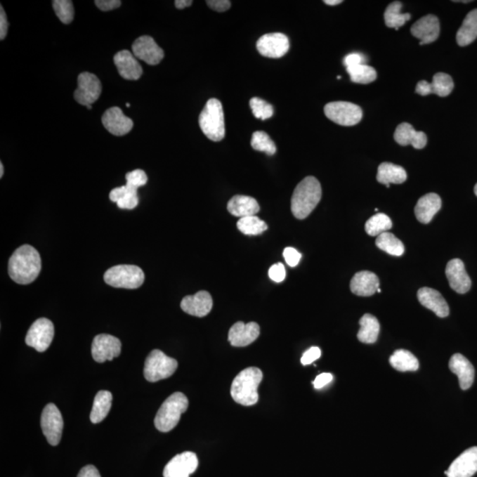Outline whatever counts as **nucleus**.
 I'll return each mask as SVG.
<instances>
[{"mask_svg":"<svg viewBox=\"0 0 477 477\" xmlns=\"http://www.w3.org/2000/svg\"><path fill=\"white\" fill-rule=\"evenodd\" d=\"M95 4L102 11L108 12L119 8L122 6V1L119 0H97Z\"/></svg>","mask_w":477,"mask_h":477,"instance_id":"48","label":"nucleus"},{"mask_svg":"<svg viewBox=\"0 0 477 477\" xmlns=\"http://www.w3.org/2000/svg\"><path fill=\"white\" fill-rule=\"evenodd\" d=\"M361 329L357 334L359 341L365 344H373L377 341L380 332L379 320L374 315L365 314L360 320Z\"/></svg>","mask_w":477,"mask_h":477,"instance_id":"32","label":"nucleus"},{"mask_svg":"<svg viewBox=\"0 0 477 477\" xmlns=\"http://www.w3.org/2000/svg\"><path fill=\"white\" fill-rule=\"evenodd\" d=\"M286 276H287L286 269H285L283 263H277L273 264V266L270 268L269 270L270 279L273 281H275V282L277 283L282 282V281H284V280L286 279Z\"/></svg>","mask_w":477,"mask_h":477,"instance_id":"45","label":"nucleus"},{"mask_svg":"<svg viewBox=\"0 0 477 477\" xmlns=\"http://www.w3.org/2000/svg\"><path fill=\"white\" fill-rule=\"evenodd\" d=\"M174 4L178 9H184L193 4V1L192 0H176Z\"/></svg>","mask_w":477,"mask_h":477,"instance_id":"55","label":"nucleus"},{"mask_svg":"<svg viewBox=\"0 0 477 477\" xmlns=\"http://www.w3.org/2000/svg\"><path fill=\"white\" fill-rule=\"evenodd\" d=\"M237 228L246 235H259L266 231L268 226L266 222L256 216H249L240 218L237 222Z\"/></svg>","mask_w":477,"mask_h":477,"instance_id":"38","label":"nucleus"},{"mask_svg":"<svg viewBox=\"0 0 477 477\" xmlns=\"http://www.w3.org/2000/svg\"><path fill=\"white\" fill-rule=\"evenodd\" d=\"M214 306L211 295L206 291H200L194 295H188L181 303V308L187 314L194 317L204 318L211 311Z\"/></svg>","mask_w":477,"mask_h":477,"instance_id":"20","label":"nucleus"},{"mask_svg":"<svg viewBox=\"0 0 477 477\" xmlns=\"http://www.w3.org/2000/svg\"><path fill=\"white\" fill-rule=\"evenodd\" d=\"M477 472V446L462 452L445 473L447 477H472Z\"/></svg>","mask_w":477,"mask_h":477,"instance_id":"18","label":"nucleus"},{"mask_svg":"<svg viewBox=\"0 0 477 477\" xmlns=\"http://www.w3.org/2000/svg\"><path fill=\"white\" fill-rule=\"evenodd\" d=\"M209 8L217 12H226L231 8V2L228 0H210L206 1Z\"/></svg>","mask_w":477,"mask_h":477,"instance_id":"49","label":"nucleus"},{"mask_svg":"<svg viewBox=\"0 0 477 477\" xmlns=\"http://www.w3.org/2000/svg\"><path fill=\"white\" fill-rule=\"evenodd\" d=\"M325 115L336 124L351 126L362 121V111L360 106L350 102H331L325 106Z\"/></svg>","mask_w":477,"mask_h":477,"instance_id":"8","label":"nucleus"},{"mask_svg":"<svg viewBox=\"0 0 477 477\" xmlns=\"http://www.w3.org/2000/svg\"><path fill=\"white\" fill-rule=\"evenodd\" d=\"M251 146L257 152L266 153L267 155L273 156L276 153L277 148L270 137L263 131H256L253 133Z\"/></svg>","mask_w":477,"mask_h":477,"instance_id":"41","label":"nucleus"},{"mask_svg":"<svg viewBox=\"0 0 477 477\" xmlns=\"http://www.w3.org/2000/svg\"><path fill=\"white\" fill-rule=\"evenodd\" d=\"M104 280L106 284L112 287L136 289L142 286L145 276L138 266L121 264L106 270Z\"/></svg>","mask_w":477,"mask_h":477,"instance_id":"6","label":"nucleus"},{"mask_svg":"<svg viewBox=\"0 0 477 477\" xmlns=\"http://www.w3.org/2000/svg\"><path fill=\"white\" fill-rule=\"evenodd\" d=\"M393 228V222L388 216L384 214H377L366 222V233L370 236H379L381 233H386Z\"/></svg>","mask_w":477,"mask_h":477,"instance_id":"39","label":"nucleus"},{"mask_svg":"<svg viewBox=\"0 0 477 477\" xmlns=\"http://www.w3.org/2000/svg\"><path fill=\"white\" fill-rule=\"evenodd\" d=\"M376 245L377 248L389 254V255L400 256L404 254L405 249L403 242L400 241L393 233L388 232L381 233L379 236H377Z\"/></svg>","mask_w":477,"mask_h":477,"instance_id":"36","label":"nucleus"},{"mask_svg":"<svg viewBox=\"0 0 477 477\" xmlns=\"http://www.w3.org/2000/svg\"><path fill=\"white\" fill-rule=\"evenodd\" d=\"M132 51L136 58L152 66L159 64L164 56L162 48L157 46L155 40L149 36L137 39L133 44Z\"/></svg>","mask_w":477,"mask_h":477,"instance_id":"15","label":"nucleus"},{"mask_svg":"<svg viewBox=\"0 0 477 477\" xmlns=\"http://www.w3.org/2000/svg\"><path fill=\"white\" fill-rule=\"evenodd\" d=\"M363 63H365V57L361 53H350L344 58V65L346 68L365 64Z\"/></svg>","mask_w":477,"mask_h":477,"instance_id":"50","label":"nucleus"},{"mask_svg":"<svg viewBox=\"0 0 477 477\" xmlns=\"http://www.w3.org/2000/svg\"><path fill=\"white\" fill-rule=\"evenodd\" d=\"M379 279L375 273L363 270L355 273L350 282L352 293L358 296H372L379 288Z\"/></svg>","mask_w":477,"mask_h":477,"instance_id":"25","label":"nucleus"},{"mask_svg":"<svg viewBox=\"0 0 477 477\" xmlns=\"http://www.w3.org/2000/svg\"><path fill=\"white\" fill-rule=\"evenodd\" d=\"M122 353V342L118 338L109 334L96 336L92 342L91 353L96 362L102 363L112 361Z\"/></svg>","mask_w":477,"mask_h":477,"instance_id":"12","label":"nucleus"},{"mask_svg":"<svg viewBox=\"0 0 477 477\" xmlns=\"http://www.w3.org/2000/svg\"><path fill=\"white\" fill-rule=\"evenodd\" d=\"M54 325L49 319L39 318L30 326L26 335V344L37 352L46 351L53 341Z\"/></svg>","mask_w":477,"mask_h":477,"instance_id":"10","label":"nucleus"},{"mask_svg":"<svg viewBox=\"0 0 477 477\" xmlns=\"http://www.w3.org/2000/svg\"><path fill=\"white\" fill-rule=\"evenodd\" d=\"M403 6V3L400 1L391 3V4L387 6L386 12H384V22H386V25L387 27L398 30L400 27H403L407 20H410V13H401Z\"/></svg>","mask_w":477,"mask_h":477,"instance_id":"35","label":"nucleus"},{"mask_svg":"<svg viewBox=\"0 0 477 477\" xmlns=\"http://www.w3.org/2000/svg\"><path fill=\"white\" fill-rule=\"evenodd\" d=\"M377 293H381V289H380V288H379V289H377Z\"/></svg>","mask_w":477,"mask_h":477,"instance_id":"60","label":"nucleus"},{"mask_svg":"<svg viewBox=\"0 0 477 477\" xmlns=\"http://www.w3.org/2000/svg\"><path fill=\"white\" fill-rule=\"evenodd\" d=\"M342 0H325L324 3L328 6H337L341 4Z\"/></svg>","mask_w":477,"mask_h":477,"instance_id":"56","label":"nucleus"},{"mask_svg":"<svg viewBox=\"0 0 477 477\" xmlns=\"http://www.w3.org/2000/svg\"><path fill=\"white\" fill-rule=\"evenodd\" d=\"M102 123L109 133L116 136H122L131 131L133 122L123 113L119 107L106 110L102 117Z\"/></svg>","mask_w":477,"mask_h":477,"instance_id":"17","label":"nucleus"},{"mask_svg":"<svg viewBox=\"0 0 477 477\" xmlns=\"http://www.w3.org/2000/svg\"><path fill=\"white\" fill-rule=\"evenodd\" d=\"M394 140L400 145H412L414 149H424L427 144V136L425 133L417 131L413 126L408 123H401L397 126L394 133Z\"/></svg>","mask_w":477,"mask_h":477,"instance_id":"26","label":"nucleus"},{"mask_svg":"<svg viewBox=\"0 0 477 477\" xmlns=\"http://www.w3.org/2000/svg\"><path fill=\"white\" fill-rule=\"evenodd\" d=\"M283 256L288 266L295 267L300 263L301 255L294 248H286L283 252Z\"/></svg>","mask_w":477,"mask_h":477,"instance_id":"47","label":"nucleus"},{"mask_svg":"<svg viewBox=\"0 0 477 477\" xmlns=\"http://www.w3.org/2000/svg\"><path fill=\"white\" fill-rule=\"evenodd\" d=\"M377 180L379 183L390 188L391 184H401L407 180V173L403 167L392 163L384 162L377 170Z\"/></svg>","mask_w":477,"mask_h":477,"instance_id":"30","label":"nucleus"},{"mask_svg":"<svg viewBox=\"0 0 477 477\" xmlns=\"http://www.w3.org/2000/svg\"><path fill=\"white\" fill-rule=\"evenodd\" d=\"M42 268L39 253L30 245H22L10 257L8 274L17 284L27 285L39 277Z\"/></svg>","mask_w":477,"mask_h":477,"instance_id":"1","label":"nucleus"},{"mask_svg":"<svg viewBox=\"0 0 477 477\" xmlns=\"http://www.w3.org/2000/svg\"><path fill=\"white\" fill-rule=\"evenodd\" d=\"M439 32V20L433 15L422 17L411 27L412 35L420 40L421 46L435 42L438 39Z\"/></svg>","mask_w":477,"mask_h":477,"instance_id":"21","label":"nucleus"},{"mask_svg":"<svg viewBox=\"0 0 477 477\" xmlns=\"http://www.w3.org/2000/svg\"><path fill=\"white\" fill-rule=\"evenodd\" d=\"M77 477H101L98 469L93 465L85 466L79 472Z\"/></svg>","mask_w":477,"mask_h":477,"instance_id":"53","label":"nucleus"},{"mask_svg":"<svg viewBox=\"0 0 477 477\" xmlns=\"http://www.w3.org/2000/svg\"><path fill=\"white\" fill-rule=\"evenodd\" d=\"M390 365L398 372H417L419 369V362L413 353L407 350L399 349L390 357Z\"/></svg>","mask_w":477,"mask_h":477,"instance_id":"33","label":"nucleus"},{"mask_svg":"<svg viewBox=\"0 0 477 477\" xmlns=\"http://www.w3.org/2000/svg\"><path fill=\"white\" fill-rule=\"evenodd\" d=\"M188 400L181 393H174L168 397L157 411L154 424L161 432H169L177 426L181 414L187 411Z\"/></svg>","mask_w":477,"mask_h":477,"instance_id":"5","label":"nucleus"},{"mask_svg":"<svg viewBox=\"0 0 477 477\" xmlns=\"http://www.w3.org/2000/svg\"><path fill=\"white\" fill-rule=\"evenodd\" d=\"M86 107H87L89 110H91L92 108V105H88L86 106Z\"/></svg>","mask_w":477,"mask_h":477,"instance_id":"59","label":"nucleus"},{"mask_svg":"<svg viewBox=\"0 0 477 477\" xmlns=\"http://www.w3.org/2000/svg\"><path fill=\"white\" fill-rule=\"evenodd\" d=\"M137 188L126 184L125 186L116 188L110 192L109 198L116 202L119 209L123 210H133L139 204Z\"/></svg>","mask_w":477,"mask_h":477,"instance_id":"29","label":"nucleus"},{"mask_svg":"<svg viewBox=\"0 0 477 477\" xmlns=\"http://www.w3.org/2000/svg\"><path fill=\"white\" fill-rule=\"evenodd\" d=\"M477 37V9L469 13L456 36L459 46H466L476 39Z\"/></svg>","mask_w":477,"mask_h":477,"instance_id":"31","label":"nucleus"},{"mask_svg":"<svg viewBox=\"0 0 477 477\" xmlns=\"http://www.w3.org/2000/svg\"><path fill=\"white\" fill-rule=\"evenodd\" d=\"M417 297L424 307L433 311L438 318H446L450 313L447 303L437 290L430 287L421 288L418 291Z\"/></svg>","mask_w":477,"mask_h":477,"instance_id":"24","label":"nucleus"},{"mask_svg":"<svg viewBox=\"0 0 477 477\" xmlns=\"http://www.w3.org/2000/svg\"><path fill=\"white\" fill-rule=\"evenodd\" d=\"M64 422L60 411L58 410L56 405L48 404L44 408L42 417H41V428L51 445L56 446L60 442Z\"/></svg>","mask_w":477,"mask_h":477,"instance_id":"9","label":"nucleus"},{"mask_svg":"<svg viewBox=\"0 0 477 477\" xmlns=\"http://www.w3.org/2000/svg\"><path fill=\"white\" fill-rule=\"evenodd\" d=\"M112 394L108 391H100L94 399L91 413L92 424H99L107 417L112 407Z\"/></svg>","mask_w":477,"mask_h":477,"instance_id":"34","label":"nucleus"},{"mask_svg":"<svg viewBox=\"0 0 477 477\" xmlns=\"http://www.w3.org/2000/svg\"><path fill=\"white\" fill-rule=\"evenodd\" d=\"M431 84V93L439 96V97H447L454 89V81L450 75L445 73L436 74L432 79Z\"/></svg>","mask_w":477,"mask_h":477,"instance_id":"40","label":"nucleus"},{"mask_svg":"<svg viewBox=\"0 0 477 477\" xmlns=\"http://www.w3.org/2000/svg\"><path fill=\"white\" fill-rule=\"evenodd\" d=\"M3 175H4V166L2 163H0V178H2Z\"/></svg>","mask_w":477,"mask_h":477,"instance_id":"57","label":"nucleus"},{"mask_svg":"<svg viewBox=\"0 0 477 477\" xmlns=\"http://www.w3.org/2000/svg\"><path fill=\"white\" fill-rule=\"evenodd\" d=\"M415 92L421 96H428L431 93V84L427 81H421L418 82Z\"/></svg>","mask_w":477,"mask_h":477,"instance_id":"54","label":"nucleus"},{"mask_svg":"<svg viewBox=\"0 0 477 477\" xmlns=\"http://www.w3.org/2000/svg\"><path fill=\"white\" fill-rule=\"evenodd\" d=\"M178 368V362L167 356L160 350H153L148 355L144 363V377L149 382L166 379L173 376Z\"/></svg>","mask_w":477,"mask_h":477,"instance_id":"7","label":"nucleus"},{"mask_svg":"<svg viewBox=\"0 0 477 477\" xmlns=\"http://www.w3.org/2000/svg\"><path fill=\"white\" fill-rule=\"evenodd\" d=\"M53 8L61 22L70 24L73 22L74 9L73 2L70 0H54Z\"/></svg>","mask_w":477,"mask_h":477,"instance_id":"42","label":"nucleus"},{"mask_svg":"<svg viewBox=\"0 0 477 477\" xmlns=\"http://www.w3.org/2000/svg\"><path fill=\"white\" fill-rule=\"evenodd\" d=\"M198 459L192 452H185L171 459L164 466V477H190L197 469Z\"/></svg>","mask_w":477,"mask_h":477,"instance_id":"14","label":"nucleus"},{"mask_svg":"<svg viewBox=\"0 0 477 477\" xmlns=\"http://www.w3.org/2000/svg\"><path fill=\"white\" fill-rule=\"evenodd\" d=\"M322 197L321 184L313 176L303 178L295 188L291 200V211L295 218L304 219L317 207Z\"/></svg>","mask_w":477,"mask_h":477,"instance_id":"2","label":"nucleus"},{"mask_svg":"<svg viewBox=\"0 0 477 477\" xmlns=\"http://www.w3.org/2000/svg\"><path fill=\"white\" fill-rule=\"evenodd\" d=\"M0 40H4L8 32V17H6V12L3 6H0Z\"/></svg>","mask_w":477,"mask_h":477,"instance_id":"51","label":"nucleus"},{"mask_svg":"<svg viewBox=\"0 0 477 477\" xmlns=\"http://www.w3.org/2000/svg\"><path fill=\"white\" fill-rule=\"evenodd\" d=\"M441 206L442 201L438 195L435 193L425 195L415 205V217L423 224H428L440 210Z\"/></svg>","mask_w":477,"mask_h":477,"instance_id":"27","label":"nucleus"},{"mask_svg":"<svg viewBox=\"0 0 477 477\" xmlns=\"http://www.w3.org/2000/svg\"><path fill=\"white\" fill-rule=\"evenodd\" d=\"M228 210L233 216L242 218L256 216L260 211V206L255 198L237 195L228 202Z\"/></svg>","mask_w":477,"mask_h":477,"instance_id":"28","label":"nucleus"},{"mask_svg":"<svg viewBox=\"0 0 477 477\" xmlns=\"http://www.w3.org/2000/svg\"><path fill=\"white\" fill-rule=\"evenodd\" d=\"M250 107H251L254 116L256 119H266L272 118L274 110L272 105L267 103L259 98H253L249 102Z\"/></svg>","mask_w":477,"mask_h":477,"instance_id":"43","label":"nucleus"},{"mask_svg":"<svg viewBox=\"0 0 477 477\" xmlns=\"http://www.w3.org/2000/svg\"><path fill=\"white\" fill-rule=\"evenodd\" d=\"M126 184L138 190L140 187H143L144 185L147 184L148 177L145 171L137 169L126 174Z\"/></svg>","mask_w":477,"mask_h":477,"instance_id":"44","label":"nucleus"},{"mask_svg":"<svg viewBox=\"0 0 477 477\" xmlns=\"http://www.w3.org/2000/svg\"><path fill=\"white\" fill-rule=\"evenodd\" d=\"M262 380V370L256 367L242 370L233 381L231 396L233 400L246 407L256 404L259 400L257 389Z\"/></svg>","mask_w":477,"mask_h":477,"instance_id":"3","label":"nucleus"},{"mask_svg":"<svg viewBox=\"0 0 477 477\" xmlns=\"http://www.w3.org/2000/svg\"><path fill=\"white\" fill-rule=\"evenodd\" d=\"M199 126L202 133L214 142H221L225 138L224 110L217 98H211L206 103L199 116Z\"/></svg>","mask_w":477,"mask_h":477,"instance_id":"4","label":"nucleus"},{"mask_svg":"<svg viewBox=\"0 0 477 477\" xmlns=\"http://www.w3.org/2000/svg\"><path fill=\"white\" fill-rule=\"evenodd\" d=\"M126 107H130V104H129V103L126 104Z\"/></svg>","mask_w":477,"mask_h":477,"instance_id":"61","label":"nucleus"},{"mask_svg":"<svg viewBox=\"0 0 477 477\" xmlns=\"http://www.w3.org/2000/svg\"><path fill=\"white\" fill-rule=\"evenodd\" d=\"M449 369L458 377L459 386L462 390H468L472 386L475 379V369L472 363L461 353H455L449 362Z\"/></svg>","mask_w":477,"mask_h":477,"instance_id":"23","label":"nucleus"},{"mask_svg":"<svg viewBox=\"0 0 477 477\" xmlns=\"http://www.w3.org/2000/svg\"><path fill=\"white\" fill-rule=\"evenodd\" d=\"M256 48L264 57L280 58L289 51V39L282 33L266 34L257 41Z\"/></svg>","mask_w":477,"mask_h":477,"instance_id":"13","label":"nucleus"},{"mask_svg":"<svg viewBox=\"0 0 477 477\" xmlns=\"http://www.w3.org/2000/svg\"><path fill=\"white\" fill-rule=\"evenodd\" d=\"M449 285L458 294H466L471 288V280L465 270L464 263L461 259H452L445 269Z\"/></svg>","mask_w":477,"mask_h":477,"instance_id":"19","label":"nucleus"},{"mask_svg":"<svg viewBox=\"0 0 477 477\" xmlns=\"http://www.w3.org/2000/svg\"><path fill=\"white\" fill-rule=\"evenodd\" d=\"M115 64L122 78L129 81H136L142 77L143 68L137 61L135 55L129 51H119L115 54Z\"/></svg>","mask_w":477,"mask_h":477,"instance_id":"22","label":"nucleus"},{"mask_svg":"<svg viewBox=\"0 0 477 477\" xmlns=\"http://www.w3.org/2000/svg\"><path fill=\"white\" fill-rule=\"evenodd\" d=\"M321 350L318 348V346H312L310 349H308L306 352L303 353V357H301V362L303 365H310L312 362L317 361L318 359L320 358Z\"/></svg>","mask_w":477,"mask_h":477,"instance_id":"46","label":"nucleus"},{"mask_svg":"<svg viewBox=\"0 0 477 477\" xmlns=\"http://www.w3.org/2000/svg\"><path fill=\"white\" fill-rule=\"evenodd\" d=\"M350 79L353 82L360 84H368L377 79V72L368 65H357L355 67L346 68Z\"/></svg>","mask_w":477,"mask_h":477,"instance_id":"37","label":"nucleus"},{"mask_svg":"<svg viewBox=\"0 0 477 477\" xmlns=\"http://www.w3.org/2000/svg\"><path fill=\"white\" fill-rule=\"evenodd\" d=\"M473 191H475V194H476V197H477V183H476V186H475V190H473Z\"/></svg>","mask_w":477,"mask_h":477,"instance_id":"58","label":"nucleus"},{"mask_svg":"<svg viewBox=\"0 0 477 477\" xmlns=\"http://www.w3.org/2000/svg\"><path fill=\"white\" fill-rule=\"evenodd\" d=\"M260 327L255 322L244 324L243 322H237L230 328L228 332V341L233 346L243 348L247 346L259 337Z\"/></svg>","mask_w":477,"mask_h":477,"instance_id":"16","label":"nucleus"},{"mask_svg":"<svg viewBox=\"0 0 477 477\" xmlns=\"http://www.w3.org/2000/svg\"><path fill=\"white\" fill-rule=\"evenodd\" d=\"M78 87L74 91L75 100L81 105H91L102 93L100 80L91 73H81L78 77Z\"/></svg>","mask_w":477,"mask_h":477,"instance_id":"11","label":"nucleus"},{"mask_svg":"<svg viewBox=\"0 0 477 477\" xmlns=\"http://www.w3.org/2000/svg\"><path fill=\"white\" fill-rule=\"evenodd\" d=\"M332 379H334V377H332L331 373L320 374V375L315 377V379L313 382L315 388H322V387H325V386H327L328 384H330L332 381Z\"/></svg>","mask_w":477,"mask_h":477,"instance_id":"52","label":"nucleus"}]
</instances>
